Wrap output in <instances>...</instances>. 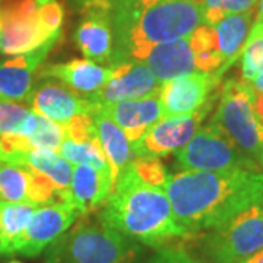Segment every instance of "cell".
<instances>
[{"mask_svg": "<svg viewBox=\"0 0 263 263\" xmlns=\"http://www.w3.org/2000/svg\"><path fill=\"white\" fill-rule=\"evenodd\" d=\"M9 263H22V262H18V260H12V262H9Z\"/></svg>", "mask_w": 263, "mask_h": 263, "instance_id": "39", "label": "cell"}, {"mask_svg": "<svg viewBox=\"0 0 263 263\" xmlns=\"http://www.w3.org/2000/svg\"><path fill=\"white\" fill-rule=\"evenodd\" d=\"M190 2H195V3H199V5H203V0H190Z\"/></svg>", "mask_w": 263, "mask_h": 263, "instance_id": "38", "label": "cell"}, {"mask_svg": "<svg viewBox=\"0 0 263 263\" xmlns=\"http://www.w3.org/2000/svg\"><path fill=\"white\" fill-rule=\"evenodd\" d=\"M63 16L57 0H0V53L18 56L56 44Z\"/></svg>", "mask_w": 263, "mask_h": 263, "instance_id": "3", "label": "cell"}, {"mask_svg": "<svg viewBox=\"0 0 263 263\" xmlns=\"http://www.w3.org/2000/svg\"><path fill=\"white\" fill-rule=\"evenodd\" d=\"M100 222L130 240L165 247L190 235L176 221L165 190L146 183L132 162L114 181L111 195L101 208Z\"/></svg>", "mask_w": 263, "mask_h": 263, "instance_id": "2", "label": "cell"}, {"mask_svg": "<svg viewBox=\"0 0 263 263\" xmlns=\"http://www.w3.org/2000/svg\"><path fill=\"white\" fill-rule=\"evenodd\" d=\"M114 67H105L92 60H70L66 63L44 65L40 67V78L60 81L79 94L97 92L113 78Z\"/></svg>", "mask_w": 263, "mask_h": 263, "instance_id": "19", "label": "cell"}, {"mask_svg": "<svg viewBox=\"0 0 263 263\" xmlns=\"http://www.w3.org/2000/svg\"><path fill=\"white\" fill-rule=\"evenodd\" d=\"M192 256H193V254H192ZM193 263H219V262L212 260V259L205 257V256H202V257H196V256H193Z\"/></svg>", "mask_w": 263, "mask_h": 263, "instance_id": "35", "label": "cell"}, {"mask_svg": "<svg viewBox=\"0 0 263 263\" xmlns=\"http://www.w3.org/2000/svg\"><path fill=\"white\" fill-rule=\"evenodd\" d=\"M149 67L161 84L174 78L197 72L196 57L190 44V38L151 44L136 51L132 59Z\"/></svg>", "mask_w": 263, "mask_h": 263, "instance_id": "14", "label": "cell"}, {"mask_svg": "<svg viewBox=\"0 0 263 263\" xmlns=\"http://www.w3.org/2000/svg\"><path fill=\"white\" fill-rule=\"evenodd\" d=\"M254 110H256L257 119H259V123H260V126H262V130H263V94H256Z\"/></svg>", "mask_w": 263, "mask_h": 263, "instance_id": "31", "label": "cell"}, {"mask_svg": "<svg viewBox=\"0 0 263 263\" xmlns=\"http://www.w3.org/2000/svg\"><path fill=\"white\" fill-rule=\"evenodd\" d=\"M8 164L27 165L44 174L57 189L59 200H69L73 167L60 154L48 149H28L15 154Z\"/></svg>", "mask_w": 263, "mask_h": 263, "instance_id": "20", "label": "cell"}, {"mask_svg": "<svg viewBox=\"0 0 263 263\" xmlns=\"http://www.w3.org/2000/svg\"><path fill=\"white\" fill-rule=\"evenodd\" d=\"M149 263H193V256L183 246H165Z\"/></svg>", "mask_w": 263, "mask_h": 263, "instance_id": "30", "label": "cell"}, {"mask_svg": "<svg viewBox=\"0 0 263 263\" xmlns=\"http://www.w3.org/2000/svg\"><path fill=\"white\" fill-rule=\"evenodd\" d=\"M257 0H203L205 21L208 25H215L228 15L252 10Z\"/></svg>", "mask_w": 263, "mask_h": 263, "instance_id": "28", "label": "cell"}, {"mask_svg": "<svg viewBox=\"0 0 263 263\" xmlns=\"http://www.w3.org/2000/svg\"><path fill=\"white\" fill-rule=\"evenodd\" d=\"M92 119L95 136L110 164L113 181H116L119 174L136 158L132 149V143L122 127L117 126L111 119L97 111L92 114Z\"/></svg>", "mask_w": 263, "mask_h": 263, "instance_id": "22", "label": "cell"}, {"mask_svg": "<svg viewBox=\"0 0 263 263\" xmlns=\"http://www.w3.org/2000/svg\"><path fill=\"white\" fill-rule=\"evenodd\" d=\"M254 101L256 91L252 85L243 79H228L221 89L219 104L211 123L246 158L260 167L263 130L254 110Z\"/></svg>", "mask_w": 263, "mask_h": 263, "instance_id": "4", "label": "cell"}, {"mask_svg": "<svg viewBox=\"0 0 263 263\" xmlns=\"http://www.w3.org/2000/svg\"><path fill=\"white\" fill-rule=\"evenodd\" d=\"M221 76L208 72H193L164 82L160 91V101L164 117L190 116L200 110L211 108V94Z\"/></svg>", "mask_w": 263, "mask_h": 263, "instance_id": "10", "label": "cell"}, {"mask_svg": "<svg viewBox=\"0 0 263 263\" xmlns=\"http://www.w3.org/2000/svg\"><path fill=\"white\" fill-rule=\"evenodd\" d=\"M27 139L31 149H48L56 152L66 139V129L65 126L38 114L37 127Z\"/></svg>", "mask_w": 263, "mask_h": 263, "instance_id": "27", "label": "cell"}, {"mask_svg": "<svg viewBox=\"0 0 263 263\" xmlns=\"http://www.w3.org/2000/svg\"><path fill=\"white\" fill-rule=\"evenodd\" d=\"M82 19L75 32V41L85 59L95 63H111L114 34L111 2L98 0L81 9Z\"/></svg>", "mask_w": 263, "mask_h": 263, "instance_id": "12", "label": "cell"}, {"mask_svg": "<svg viewBox=\"0 0 263 263\" xmlns=\"http://www.w3.org/2000/svg\"><path fill=\"white\" fill-rule=\"evenodd\" d=\"M40 205L0 200V256L16 254L19 241Z\"/></svg>", "mask_w": 263, "mask_h": 263, "instance_id": "23", "label": "cell"}, {"mask_svg": "<svg viewBox=\"0 0 263 263\" xmlns=\"http://www.w3.org/2000/svg\"><path fill=\"white\" fill-rule=\"evenodd\" d=\"M136 253L130 238L103 224H79L62 245L66 263H132Z\"/></svg>", "mask_w": 263, "mask_h": 263, "instance_id": "6", "label": "cell"}, {"mask_svg": "<svg viewBox=\"0 0 263 263\" xmlns=\"http://www.w3.org/2000/svg\"><path fill=\"white\" fill-rule=\"evenodd\" d=\"M263 22L256 21L241 51V76L243 81L252 84L263 70Z\"/></svg>", "mask_w": 263, "mask_h": 263, "instance_id": "26", "label": "cell"}, {"mask_svg": "<svg viewBox=\"0 0 263 263\" xmlns=\"http://www.w3.org/2000/svg\"><path fill=\"white\" fill-rule=\"evenodd\" d=\"M73 5H76L79 10L84 9L85 6H88V5H91V3H95V2H98V0H70Z\"/></svg>", "mask_w": 263, "mask_h": 263, "instance_id": "34", "label": "cell"}, {"mask_svg": "<svg viewBox=\"0 0 263 263\" xmlns=\"http://www.w3.org/2000/svg\"><path fill=\"white\" fill-rule=\"evenodd\" d=\"M59 152L72 165H89L97 170L111 171L97 136L85 141H73L70 138H66Z\"/></svg>", "mask_w": 263, "mask_h": 263, "instance_id": "25", "label": "cell"}, {"mask_svg": "<svg viewBox=\"0 0 263 263\" xmlns=\"http://www.w3.org/2000/svg\"><path fill=\"white\" fill-rule=\"evenodd\" d=\"M253 21L254 12L252 9L243 13L228 15L212 25L215 29L218 51L222 59V66L219 70H216V75H222L227 67L234 63L241 54L249 34L253 28Z\"/></svg>", "mask_w": 263, "mask_h": 263, "instance_id": "21", "label": "cell"}, {"mask_svg": "<svg viewBox=\"0 0 263 263\" xmlns=\"http://www.w3.org/2000/svg\"><path fill=\"white\" fill-rule=\"evenodd\" d=\"M79 216L76 208L63 200H53L40 205L19 241L16 253L27 257L41 254L48 246L62 240Z\"/></svg>", "mask_w": 263, "mask_h": 263, "instance_id": "8", "label": "cell"}, {"mask_svg": "<svg viewBox=\"0 0 263 263\" xmlns=\"http://www.w3.org/2000/svg\"><path fill=\"white\" fill-rule=\"evenodd\" d=\"M209 108L190 116L164 117L152 124L138 141L132 142L136 158H162L186 146L199 129Z\"/></svg>", "mask_w": 263, "mask_h": 263, "instance_id": "9", "label": "cell"}, {"mask_svg": "<svg viewBox=\"0 0 263 263\" xmlns=\"http://www.w3.org/2000/svg\"><path fill=\"white\" fill-rule=\"evenodd\" d=\"M257 21L263 22V0H259V8H257Z\"/></svg>", "mask_w": 263, "mask_h": 263, "instance_id": "36", "label": "cell"}, {"mask_svg": "<svg viewBox=\"0 0 263 263\" xmlns=\"http://www.w3.org/2000/svg\"><path fill=\"white\" fill-rule=\"evenodd\" d=\"M176 221L190 237L224 226L263 196L262 170L180 171L164 184Z\"/></svg>", "mask_w": 263, "mask_h": 263, "instance_id": "1", "label": "cell"}, {"mask_svg": "<svg viewBox=\"0 0 263 263\" xmlns=\"http://www.w3.org/2000/svg\"><path fill=\"white\" fill-rule=\"evenodd\" d=\"M260 167L263 168V135H262V152H260Z\"/></svg>", "mask_w": 263, "mask_h": 263, "instance_id": "37", "label": "cell"}, {"mask_svg": "<svg viewBox=\"0 0 263 263\" xmlns=\"http://www.w3.org/2000/svg\"><path fill=\"white\" fill-rule=\"evenodd\" d=\"M132 165L146 183L164 189L168 174L158 158H135L132 161Z\"/></svg>", "mask_w": 263, "mask_h": 263, "instance_id": "29", "label": "cell"}, {"mask_svg": "<svg viewBox=\"0 0 263 263\" xmlns=\"http://www.w3.org/2000/svg\"><path fill=\"white\" fill-rule=\"evenodd\" d=\"M113 187L114 181L110 170L76 165L69 187V199L79 215H91L103 208Z\"/></svg>", "mask_w": 263, "mask_h": 263, "instance_id": "18", "label": "cell"}, {"mask_svg": "<svg viewBox=\"0 0 263 263\" xmlns=\"http://www.w3.org/2000/svg\"><path fill=\"white\" fill-rule=\"evenodd\" d=\"M241 263H263V250L257 252V253L252 254L250 257H247V259L243 260Z\"/></svg>", "mask_w": 263, "mask_h": 263, "instance_id": "33", "label": "cell"}, {"mask_svg": "<svg viewBox=\"0 0 263 263\" xmlns=\"http://www.w3.org/2000/svg\"><path fill=\"white\" fill-rule=\"evenodd\" d=\"M32 110L53 122L66 126L81 114H94L97 107L84 95H78L66 85L54 82L38 85L31 100Z\"/></svg>", "mask_w": 263, "mask_h": 263, "instance_id": "16", "label": "cell"}, {"mask_svg": "<svg viewBox=\"0 0 263 263\" xmlns=\"http://www.w3.org/2000/svg\"><path fill=\"white\" fill-rule=\"evenodd\" d=\"M53 47L54 44H47L0 62V100L29 105L34 94V76Z\"/></svg>", "mask_w": 263, "mask_h": 263, "instance_id": "13", "label": "cell"}, {"mask_svg": "<svg viewBox=\"0 0 263 263\" xmlns=\"http://www.w3.org/2000/svg\"><path fill=\"white\" fill-rule=\"evenodd\" d=\"M0 200L44 205L59 197L57 189L44 174L27 165L0 164Z\"/></svg>", "mask_w": 263, "mask_h": 263, "instance_id": "15", "label": "cell"}, {"mask_svg": "<svg viewBox=\"0 0 263 263\" xmlns=\"http://www.w3.org/2000/svg\"><path fill=\"white\" fill-rule=\"evenodd\" d=\"M160 81L155 78L148 66L142 62H124L114 66L113 78L103 88L84 97L95 107L117 103L124 100H139L149 95L160 94Z\"/></svg>", "mask_w": 263, "mask_h": 263, "instance_id": "11", "label": "cell"}, {"mask_svg": "<svg viewBox=\"0 0 263 263\" xmlns=\"http://www.w3.org/2000/svg\"><path fill=\"white\" fill-rule=\"evenodd\" d=\"M38 123V114L13 101L0 100V138L2 136H22L29 138Z\"/></svg>", "mask_w": 263, "mask_h": 263, "instance_id": "24", "label": "cell"}, {"mask_svg": "<svg viewBox=\"0 0 263 263\" xmlns=\"http://www.w3.org/2000/svg\"><path fill=\"white\" fill-rule=\"evenodd\" d=\"M199 235L202 256L219 263H241L263 250V196L224 226Z\"/></svg>", "mask_w": 263, "mask_h": 263, "instance_id": "5", "label": "cell"}, {"mask_svg": "<svg viewBox=\"0 0 263 263\" xmlns=\"http://www.w3.org/2000/svg\"><path fill=\"white\" fill-rule=\"evenodd\" d=\"M176 161L183 171L262 170L253 161L246 158L212 123L197 129L186 146L176 152Z\"/></svg>", "mask_w": 263, "mask_h": 263, "instance_id": "7", "label": "cell"}, {"mask_svg": "<svg viewBox=\"0 0 263 263\" xmlns=\"http://www.w3.org/2000/svg\"><path fill=\"white\" fill-rule=\"evenodd\" d=\"M97 113L111 119L123 132L129 141L135 142L149 129L152 124L160 122L162 116L160 94L149 95L139 100H124L117 103L98 105Z\"/></svg>", "mask_w": 263, "mask_h": 263, "instance_id": "17", "label": "cell"}, {"mask_svg": "<svg viewBox=\"0 0 263 263\" xmlns=\"http://www.w3.org/2000/svg\"><path fill=\"white\" fill-rule=\"evenodd\" d=\"M252 86L256 91V94H263V70L252 81Z\"/></svg>", "mask_w": 263, "mask_h": 263, "instance_id": "32", "label": "cell"}]
</instances>
